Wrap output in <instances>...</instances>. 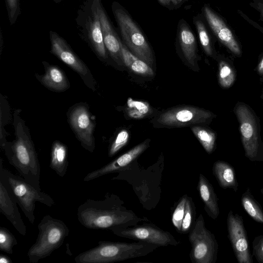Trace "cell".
Masks as SVG:
<instances>
[{
	"label": "cell",
	"mask_w": 263,
	"mask_h": 263,
	"mask_svg": "<svg viewBox=\"0 0 263 263\" xmlns=\"http://www.w3.org/2000/svg\"><path fill=\"white\" fill-rule=\"evenodd\" d=\"M121 53L124 65L134 72L144 76H152L154 71L146 62L134 55L120 39Z\"/></svg>",
	"instance_id": "cb8c5ba5"
},
{
	"label": "cell",
	"mask_w": 263,
	"mask_h": 263,
	"mask_svg": "<svg viewBox=\"0 0 263 263\" xmlns=\"http://www.w3.org/2000/svg\"><path fill=\"white\" fill-rule=\"evenodd\" d=\"M50 52L77 72L85 84L93 88V79L87 66L75 53L67 42L57 32L50 31Z\"/></svg>",
	"instance_id": "7c38bea8"
},
{
	"label": "cell",
	"mask_w": 263,
	"mask_h": 263,
	"mask_svg": "<svg viewBox=\"0 0 263 263\" xmlns=\"http://www.w3.org/2000/svg\"><path fill=\"white\" fill-rule=\"evenodd\" d=\"M158 246L138 241L135 242L100 241L98 245L77 255V263H110L147 255Z\"/></svg>",
	"instance_id": "3957f363"
},
{
	"label": "cell",
	"mask_w": 263,
	"mask_h": 263,
	"mask_svg": "<svg viewBox=\"0 0 263 263\" xmlns=\"http://www.w3.org/2000/svg\"><path fill=\"white\" fill-rule=\"evenodd\" d=\"M241 204L252 218L257 222L263 223V212L249 190L242 196Z\"/></svg>",
	"instance_id": "484cf974"
},
{
	"label": "cell",
	"mask_w": 263,
	"mask_h": 263,
	"mask_svg": "<svg viewBox=\"0 0 263 263\" xmlns=\"http://www.w3.org/2000/svg\"><path fill=\"white\" fill-rule=\"evenodd\" d=\"M178 37L179 44L188 63L192 67L196 64V42L195 36L189 26L182 23L178 29Z\"/></svg>",
	"instance_id": "44dd1931"
},
{
	"label": "cell",
	"mask_w": 263,
	"mask_h": 263,
	"mask_svg": "<svg viewBox=\"0 0 263 263\" xmlns=\"http://www.w3.org/2000/svg\"><path fill=\"white\" fill-rule=\"evenodd\" d=\"M45 73L42 75L35 74L37 79L49 89L63 92L70 87L69 82L64 71L58 66L43 62Z\"/></svg>",
	"instance_id": "d6986e66"
},
{
	"label": "cell",
	"mask_w": 263,
	"mask_h": 263,
	"mask_svg": "<svg viewBox=\"0 0 263 263\" xmlns=\"http://www.w3.org/2000/svg\"><path fill=\"white\" fill-rule=\"evenodd\" d=\"M68 165L67 146L59 140L54 141L51 146L50 168L63 177L67 172Z\"/></svg>",
	"instance_id": "7402d4cb"
},
{
	"label": "cell",
	"mask_w": 263,
	"mask_h": 263,
	"mask_svg": "<svg viewBox=\"0 0 263 263\" xmlns=\"http://www.w3.org/2000/svg\"><path fill=\"white\" fill-rule=\"evenodd\" d=\"M13 125L15 139L6 142L1 147L9 163L21 176L39 190L40 187L41 167L37 154L28 127L20 116V110H15Z\"/></svg>",
	"instance_id": "7a4b0ae2"
},
{
	"label": "cell",
	"mask_w": 263,
	"mask_h": 263,
	"mask_svg": "<svg viewBox=\"0 0 263 263\" xmlns=\"http://www.w3.org/2000/svg\"><path fill=\"white\" fill-rule=\"evenodd\" d=\"M236 114L240 124L242 143L246 156L250 159H253L256 156L258 148L257 125L255 118L245 105L237 106Z\"/></svg>",
	"instance_id": "5bb4252c"
},
{
	"label": "cell",
	"mask_w": 263,
	"mask_h": 263,
	"mask_svg": "<svg viewBox=\"0 0 263 263\" xmlns=\"http://www.w3.org/2000/svg\"><path fill=\"white\" fill-rule=\"evenodd\" d=\"M110 231L119 237L152 243L159 247L176 246L180 243L171 233L151 223L137 224L128 227H116Z\"/></svg>",
	"instance_id": "30bf717a"
},
{
	"label": "cell",
	"mask_w": 263,
	"mask_h": 263,
	"mask_svg": "<svg viewBox=\"0 0 263 263\" xmlns=\"http://www.w3.org/2000/svg\"><path fill=\"white\" fill-rule=\"evenodd\" d=\"M17 203L0 182V212L22 235L26 234V227L18 211Z\"/></svg>",
	"instance_id": "ac0fdd59"
},
{
	"label": "cell",
	"mask_w": 263,
	"mask_h": 263,
	"mask_svg": "<svg viewBox=\"0 0 263 263\" xmlns=\"http://www.w3.org/2000/svg\"><path fill=\"white\" fill-rule=\"evenodd\" d=\"M112 10L126 46L136 57L152 66L154 58L145 36L125 9L117 2Z\"/></svg>",
	"instance_id": "52a82bcc"
},
{
	"label": "cell",
	"mask_w": 263,
	"mask_h": 263,
	"mask_svg": "<svg viewBox=\"0 0 263 263\" xmlns=\"http://www.w3.org/2000/svg\"><path fill=\"white\" fill-rule=\"evenodd\" d=\"M197 189L205 211L211 218L217 219L219 214L218 199L212 185L202 174H199Z\"/></svg>",
	"instance_id": "ffe728a7"
},
{
	"label": "cell",
	"mask_w": 263,
	"mask_h": 263,
	"mask_svg": "<svg viewBox=\"0 0 263 263\" xmlns=\"http://www.w3.org/2000/svg\"><path fill=\"white\" fill-rule=\"evenodd\" d=\"M187 197V195L185 194L179 199L172 215L173 224L179 233H180L181 231Z\"/></svg>",
	"instance_id": "1f68e13d"
},
{
	"label": "cell",
	"mask_w": 263,
	"mask_h": 263,
	"mask_svg": "<svg viewBox=\"0 0 263 263\" xmlns=\"http://www.w3.org/2000/svg\"><path fill=\"white\" fill-rule=\"evenodd\" d=\"M149 140L147 139L137 145L102 167L88 173L84 181L88 182L108 174L125 170L149 147Z\"/></svg>",
	"instance_id": "2e32d148"
},
{
	"label": "cell",
	"mask_w": 263,
	"mask_h": 263,
	"mask_svg": "<svg viewBox=\"0 0 263 263\" xmlns=\"http://www.w3.org/2000/svg\"><path fill=\"white\" fill-rule=\"evenodd\" d=\"M191 130L208 154H211L215 147L216 136L214 132L205 127L194 125Z\"/></svg>",
	"instance_id": "d4e9b609"
},
{
	"label": "cell",
	"mask_w": 263,
	"mask_h": 263,
	"mask_svg": "<svg viewBox=\"0 0 263 263\" xmlns=\"http://www.w3.org/2000/svg\"><path fill=\"white\" fill-rule=\"evenodd\" d=\"M12 261L10 258L8 256L3 254L0 255V262L1 263H11Z\"/></svg>",
	"instance_id": "74e56055"
},
{
	"label": "cell",
	"mask_w": 263,
	"mask_h": 263,
	"mask_svg": "<svg viewBox=\"0 0 263 263\" xmlns=\"http://www.w3.org/2000/svg\"><path fill=\"white\" fill-rule=\"evenodd\" d=\"M235 80V72L232 67L226 61H220L219 63L218 81L224 88L231 87Z\"/></svg>",
	"instance_id": "f1b7e54d"
},
{
	"label": "cell",
	"mask_w": 263,
	"mask_h": 263,
	"mask_svg": "<svg viewBox=\"0 0 263 263\" xmlns=\"http://www.w3.org/2000/svg\"><path fill=\"white\" fill-rule=\"evenodd\" d=\"M227 228L229 239L238 262L252 263L242 217L230 211L227 217Z\"/></svg>",
	"instance_id": "4fadbf2b"
},
{
	"label": "cell",
	"mask_w": 263,
	"mask_h": 263,
	"mask_svg": "<svg viewBox=\"0 0 263 263\" xmlns=\"http://www.w3.org/2000/svg\"><path fill=\"white\" fill-rule=\"evenodd\" d=\"M213 173L221 187L237 191L238 184L235 171L229 164L222 161L215 162L213 166Z\"/></svg>",
	"instance_id": "603a6c76"
},
{
	"label": "cell",
	"mask_w": 263,
	"mask_h": 263,
	"mask_svg": "<svg viewBox=\"0 0 263 263\" xmlns=\"http://www.w3.org/2000/svg\"><path fill=\"white\" fill-rule=\"evenodd\" d=\"M262 191H263V190H262ZM262 194H263V191H262Z\"/></svg>",
	"instance_id": "60d3db41"
},
{
	"label": "cell",
	"mask_w": 263,
	"mask_h": 263,
	"mask_svg": "<svg viewBox=\"0 0 263 263\" xmlns=\"http://www.w3.org/2000/svg\"><path fill=\"white\" fill-rule=\"evenodd\" d=\"M191 245L190 258L192 263H215L217 258L218 243L214 235L205 226L200 214L189 233Z\"/></svg>",
	"instance_id": "ba28073f"
},
{
	"label": "cell",
	"mask_w": 263,
	"mask_h": 263,
	"mask_svg": "<svg viewBox=\"0 0 263 263\" xmlns=\"http://www.w3.org/2000/svg\"><path fill=\"white\" fill-rule=\"evenodd\" d=\"M257 71L259 74H263V56L258 63L257 66Z\"/></svg>",
	"instance_id": "f35d334b"
},
{
	"label": "cell",
	"mask_w": 263,
	"mask_h": 263,
	"mask_svg": "<svg viewBox=\"0 0 263 263\" xmlns=\"http://www.w3.org/2000/svg\"><path fill=\"white\" fill-rule=\"evenodd\" d=\"M158 1L162 5L169 6L171 5H176L178 3V0H158Z\"/></svg>",
	"instance_id": "8d00e7d4"
},
{
	"label": "cell",
	"mask_w": 263,
	"mask_h": 263,
	"mask_svg": "<svg viewBox=\"0 0 263 263\" xmlns=\"http://www.w3.org/2000/svg\"><path fill=\"white\" fill-rule=\"evenodd\" d=\"M117 195L107 193L104 199H87L77 210L79 222L85 228L92 230H109L116 227H128L141 222H148L146 217L137 215L123 205Z\"/></svg>",
	"instance_id": "6da1fadb"
},
{
	"label": "cell",
	"mask_w": 263,
	"mask_h": 263,
	"mask_svg": "<svg viewBox=\"0 0 263 263\" xmlns=\"http://www.w3.org/2000/svg\"><path fill=\"white\" fill-rule=\"evenodd\" d=\"M54 2H55V3H59L60 2H61V1H62L63 0H52Z\"/></svg>",
	"instance_id": "ab89813d"
},
{
	"label": "cell",
	"mask_w": 263,
	"mask_h": 263,
	"mask_svg": "<svg viewBox=\"0 0 263 263\" xmlns=\"http://www.w3.org/2000/svg\"><path fill=\"white\" fill-rule=\"evenodd\" d=\"M195 25L198 34L200 44L209 56L213 55V49L209 34L203 23L200 20L195 21Z\"/></svg>",
	"instance_id": "4dcf8cb0"
},
{
	"label": "cell",
	"mask_w": 263,
	"mask_h": 263,
	"mask_svg": "<svg viewBox=\"0 0 263 263\" xmlns=\"http://www.w3.org/2000/svg\"><path fill=\"white\" fill-rule=\"evenodd\" d=\"M262 190H263V189H262Z\"/></svg>",
	"instance_id": "b9f144b4"
},
{
	"label": "cell",
	"mask_w": 263,
	"mask_h": 263,
	"mask_svg": "<svg viewBox=\"0 0 263 263\" xmlns=\"http://www.w3.org/2000/svg\"><path fill=\"white\" fill-rule=\"evenodd\" d=\"M205 18L218 40L234 55L240 57L242 52L238 40L230 27L209 6L203 7Z\"/></svg>",
	"instance_id": "9a60e30c"
},
{
	"label": "cell",
	"mask_w": 263,
	"mask_h": 263,
	"mask_svg": "<svg viewBox=\"0 0 263 263\" xmlns=\"http://www.w3.org/2000/svg\"><path fill=\"white\" fill-rule=\"evenodd\" d=\"M195 217L196 208L195 204L192 198L187 196L180 233H189L196 220Z\"/></svg>",
	"instance_id": "83f0119b"
},
{
	"label": "cell",
	"mask_w": 263,
	"mask_h": 263,
	"mask_svg": "<svg viewBox=\"0 0 263 263\" xmlns=\"http://www.w3.org/2000/svg\"><path fill=\"white\" fill-rule=\"evenodd\" d=\"M249 4L258 12L260 21L263 22V0H249Z\"/></svg>",
	"instance_id": "d590c367"
},
{
	"label": "cell",
	"mask_w": 263,
	"mask_h": 263,
	"mask_svg": "<svg viewBox=\"0 0 263 263\" xmlns=\"http://www.w3.org/2000/svg\"><path fill=\"white\" fill-rule=\"evenodd\" d=\"M17 245V240L14 235L6 228L0 227V249L9 254L13 253V248Z\"/></svg>",
	"instance_id": "f546056e"
},
{
	"label": "cell",
	"mask_w": 263,
	"mask_h": 263,
	"mask_svg": "<svg viewBox=\"0 0 263 263\" xmlns=\"http://www.w3.org/2000/svg\"><path fill=\"white\" fill-rule=\"evenodd\" d=\"M0 182L6 187L11 197L20 206L24 215L32 224L35 221L36 202L50 207L55 204L54 200L48 194L36 189L22 176L15 175L5 168L3 166L1 158Z\"/></svg>",
	"instance_id": "277c9868"
},
{
	"label": "cell",
	"mask_w": 263,
	"mask_h": 263,
	"mask_svg": "<svg viewBox=\"0 0 263 263\" xmlns=\"http://www.w3.org/2000/svg\"><path fill=\"white\" fill-rule=\"evenodd\" d=\"M10 25H14L21 14L20 0H5Z\"/></svg>",
	"instance_id": "836d02e7"
},
{
	"label": "cell",
	"mask_w": 263,
	"mask_h": 263,
	"mask_svg": "<svg viewBox=\"0 0 263 263\" xmlns=\"http://www.w3.org/2000/svg\"><path fill=\"white\" fill-rule=\"evenodd\" d=\"M67 117L68 122L82 146L89 152H93L95 148L93 132L96 120L87 105L82 103L75 104L69 108Z\"/></svg>",
	"instance_id": "8fae6325"
},
{
	"label": "cell",
	"mask_w": 263,
	"mask_h": 263,
	"mask_svg": "<svg viewBox=\"0 0 263 263\" xmlns=\"http://www.w3.org/2000/svg\"><path fill=\"white\" fill-rule=\"evenodd\" d=\"M213 117L209 110L194 106L172 108L161 114L154 122L157 127H181L207 123Z\"/></svg>",
	"instance_id": "9c48e42d"
},
{
	"label": "cell",
	"mask_w": 263,
	"mask_h": 263,
	"mask_svg": "<svg viewBox=\"0 0 263 263\" xmlns=\"http://www.w3.org/2000/svg\"><path fill=\"white\" fill-rule=\"evenodd\" d=\"M150 111L149 105L146 102L134 100L130 98L128 99L125 112L129 118L142 119L147 116Z\"/></svg>",
	"instance_id": "4316f807"
},
{
	"label": "cell",
	"mask_w": 263,
	"mask_h": 263,
	"mask_svg": "<svg viewBox=\"0 0 263 263\" xmlns=\"http://www.w3.org/2000/svg\"><path fill=\"white\" fill-rule=\"evenodd\" d=\"M100 0H84L80 6L76 18L79 34L100 58H107L98 4Z\"/></svg>",
	"instance_id": "8992f818"
},
{
	"label": "cell",
	"mask_w": 263,
	"mask_h": 263,
	"mask_svg": "<svg viewBox=\"0 0 263 263\" xmlns=\"http://www.w3.org/2000/svg\"><path fill=\"white\" fill-rule=\"evenodd\" d=\"M37 228L39 234L36 241L27 254L30 263H37L40 260L50 255L62 246L70 231L62 220L48 214L43 217Z\"/></svg>",
	"instance_id": "5b68a950"
},
{
	"label": "cell",
	"mask_w": 263,
	"mask_h": 263,
	"mask_svg": "<svg viewBox=\"0 0 263 263\" xmlns=\"http://www.w3.org/2000/svg\"><path fill=\"white\" fill-rule=\"evenodd\" d=\"M129 139V133L126 129L120 130L111 143L108 155L111 157L116 155L127 143Z\"/></svg>",
	"instance_id": "d6a6232c"
},
{
	"label": "cell",
	"mask_w": 263,
	"mask_h": 263,
	"mask_svg": "<svg viewBox=\"0 0 263 263\" xmlns=\"http://www.w3.org/2000/svg\"><path fill=\"white\" fill-rule=\"evenodd\" d=\"M253 252L257 260L263 263V236L255 237L253 241Z\"/></svg>",
	"instance_id": "e575fe53"
},
{
	"label": "cell",
	"mask_w": 263,
	"mask_h": 263,
	"mask_svg": "<svg viewBox=\"0 0 263 263\" xmlns=\"http://www.w3.org/2000/svg\"><path fill=\"white\" fill-rule=\"evenodd\" d=\"M98 12L100 16L104 43L107 51L113 60L120 65H123L120 38L116 33L108 15L102 5L99 2Z\"/></svg>",
	"instance_id": "e0dca14e"
}]
</instances>
